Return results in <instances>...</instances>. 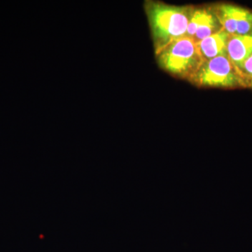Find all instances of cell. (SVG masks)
<instances>
[{
    "instance_id": "7",
    "label": "cell",
    "mask_w": 252,
    "mask_h": 252,
    "mask_svg": "<svg viewBox=\"0 0 252 252\" xmlns=\"http://www.w3.org/2000/svg\"><path fill=\"white\" fill-rule=\"evenodd\" d=\"M221 29L218 19L215 13L207 9L206 15L200 23V26L197 30L196 33L193 37V41L195 44L203 40L205 38L211 36L217 32Z\"/></svg>"
},
{
    "instance_id": "2",
    "label": "cell",
    "mask_w": 252,
    "mask_h": 252,
    "mask_svg": "<svg viewBox=\"0 0 252 252\" xmlns=\"http://www.w3.org/2000/svg\"><path fill=\"white\" fill-rule=\"evenodd\" d=\"M157 56L162 69L179 76L191 77L203 62L196 44L187 36L173 41Z\"/></svg>"
},
{
    "instance_id": "8",
    "label": "cell",
    "mask_w": 252,
    "mask_h": 252,
    "mask_svg": "<svg viewBox=\"0 0 252 252\" xmlns=\"http://www.w3.org/2000/svg\"><path fill=\"white\" fill-rule=\"evenodd\" d=\"M239 72L245 81L247 87H252V56L245 61Z\"/></svg>"
},
{
    "instance_id": "1",
    "label": "cell",
    "mask_w": 252,
    "mask_h": 252,
    "mask_svg": "<svg viewBox=\"0 0 252 252\" xmlns=\"http://www.w3.org/2000/svg\"><path fill=\"white\" fill-rule=\"evenodd\" d=\"M156 53L187 34L190 9L159 2L147 4Z\"/></svg>"
},
{
    "instance_id": "4",
    "label": "cell",
    "mask_w": 252,
    "mask_h": 252,
    "mask_svg": "<svg viewBox=\"0 0 252 252\" xmlns=\"http://www.w3.org/2000/svg\"><path fill=\"white\" fill-rule=\"evenodd\" d=\"M220 27L229 35L252 34V11L230 4L217 6L215 11Z\"/></svg>"
},
{
    "instance_id": "6",
    "label": "cell",
    "mask_w": 252,
    "mask_h": 252,
    "mask_svg": "<svg viewBox=\"0 0 252 252\" xmlns=\"http://www.w3.org/2000/svg\"><path fill=\"white\" fill-rule=\"evenodd\" d=\"M227 56L240 70L245 61L252 56V34L230 35L227 44Z\"/></svg>"
},
{
    "instance_id": "5",
    "label": "cell",
    "mask_w": 252,
    "mask_h": 252,
    "mask_svg": "<svg viewBox=\"0 0 252 252\" xmlns=\"http://www.w3.org/2000/svg\"><path fill=\"white\" fill-rule=\"evenodd\" d=\"M229 36L221 28L220 31L197 43V48L203 61L227 55V44Z\"/></svg>"
},
{
    "instance_id": "3",
    "label": "cell",
    "mask_w": 252,
    "mask_h": 252,
    "mask_svg": "<svg viewBox=\"0 0 252 252\" xmlns=\"http://www.w3.org/2000/svg\"><path fill=\"white\" fill-rule=\"evenodd\" d=\"M190 77L199 86L219 88L247 87L240 72L227 55L203 61Z\"/></svg>"
}]
</instances>
